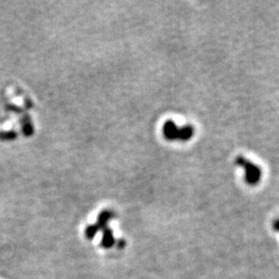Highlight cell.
<instances>
[{
	"label": "cell",
	"mask_w": 279,
	"mask_h": 279,
	"mask_svg": "<svg viewBox=\"0 0 279 279\" xmlns=\"http://www.w3.org/2000/svg\"><path fill=\"white\" fill-rule=\"evenodd\" d=\"M237 163L240 167H243L245 169V181L247 184L253 186L256 185L260 178H261V170L256 165L252 164L251 162H248L245 160L243 156H239Z\"/></svg>",
	"instance_id": "1"
}]
</instances>
